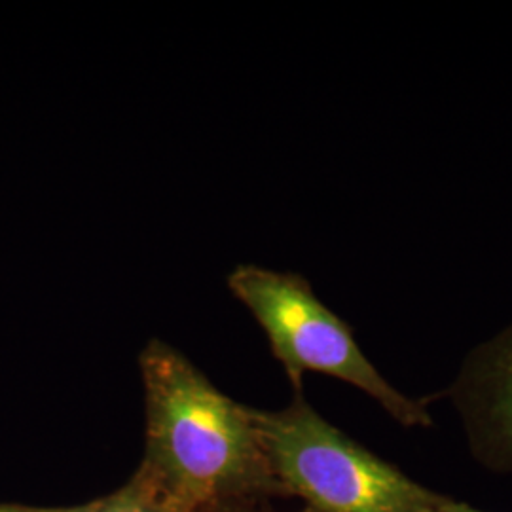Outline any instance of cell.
<instances>
[{
    "instance_id": "obj_7",
    "label": "cell",
    "mask_w": 512,
    "mask_h": 512,
    "mask_svg": "<svg viewBox=\"0 0 512 512\" xmlns=\"http://www.w3.org/2000/svg\"><path fill=\"white\" fill-rule=\"evenodd\" d=\"M429 512H488L476 509L473 505L454 499L450 495L440 494L439 501L429 509Z\"/></svg>"
},
{
    "instance_id": "obj_8",
    "label": "cell",
    "mask_w": 512,
    "mask_h": 512,
    "mask_svg": "<svg viewBox=\"0 0 512 512\" xmlns=\"http://www.w3.org/2000/svg\"><path fill=\"white\" fill-rule=\"evenodd\" d=\"M73 507H23V505H0V512H71Z\"/></svg>"
},
{
    "instance_id": "obj_6",
    "label": "cell",
    "mask_w": 512,
    "mask_h": 512,
    "mask_svg": "<svg viewBox=\"0 0 512 512\" xmlns=\"http://www.w3.org/2000/svg\"><path fill=\"white\" fill-rule=\"evenodd\" d=\"M200 512H311L308 509L302 511H279L272 505H268L266 499H243V501H228V503H220L207 507Z\"/></svg>"
},
{
    "instance_id": "obj_5",
    "label": "cell",
    "mask_w": 512,
    "mask_h": 512,
    "mask_svg": "<svg viewBox=\"0 0 512 512\" xmlns=\"http://www.w3.org/2000/svg\"><path fill=\"white\" fill-rule=\"evenodd\" d=\"M71 512H171L164 497L141 469L114 494L74 505Z\"/></svg>"
},
{
    "instance_id": "obj_2",
    "label": "cell",
    "mask_w": 512,
    "mask_h": 512,
    "mask_svg": "<svg viewBox=\"0 0 512 512\" xmlns=\"http://www.w3.org/2000/svg\"><path fill=\"white\" fill-rule=\"evenodd\" d=\"M256 433L283 495L311 512H429L439 492L325 420L302 393L281 410L253 408Z\"/></svg>"
},
{
    "instance_id": "obj_3",
    "label": "cell",
    "mask_w": 512,
    "mask_h": 512,
    "mask_svg": "<svg viewBox=\"0 0 512 512\" xmlns=\"http://www.w3.org/2000/svg\"><path fill=\"white\" fill-rule=\"evenodd\" d=\"M226 283L264 330L294 393H302L304 374H325L363 391L403 427H433L429 401L408 397L385 380L348 323L319 300L306 277L243 264Z\"/></svg>"
},
{
    "instance_id": "obj_1",
    "label": "cell",
    "mask_w": 512,
    "mask_h": 512,
    "mask_svg": "<svg viewBox=\"0 0 512 512\" xmlns=\"http://www.w3.org/2000/svg\"><path fill=\"white\" fill-rule=\"evenodd\" d=\"M141 471L171 512L283 495L256 433L253 408L224 395L179 349L148 342Z\"/></svg>"
},
{
    "instance_id": "obj_4",
    "label": "cell",
    "mask_w": 512,
    "mask_h": 512,
    "mask_svg": "<svg viewBox=\"0 0 512 512\" xmlns=\"http://www.w3.org/2000/svg\"><path fill=\"white\" fill-rule=\"evenodd\" d=\"M444 395L476 465L512 475V323L465 357Z\"/></svg>"
}]
</instances>
